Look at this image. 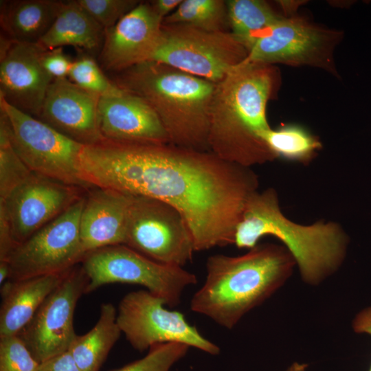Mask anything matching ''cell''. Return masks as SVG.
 I'll list each match as a JSON object with an SVG mask.
<instances>
[{"label": "cell", "mask_w": 371, "mask_h": 371, "mask_svg": "<svg viewBox=\"0 0 371 371\" xmlns=\"http://www.w3.org/2000/svg\"><path fill=\"white\" fill-rule=\"evenodd\" d=\"M189 348L176 342L157 344L150 347L143 358L112 371H169L185 357Z\"/></svg>", "instance_id": "cell-29"}, {"label": "cell", "mask_w": 371, "mask_h": 371, "mask_svg": "<svg viewBox=\"0 0 371 371\" xmlns=\"http://www.w3.org/2000/svg\"><path fill=\"white\" fill-rule=\"evenodd\" d=\"M147 290L130 292L120 300L117 323L131 346L143 352L160 344L181 343L216 355L219 347L205 338L179 311Z\"/></svg>", "instance_id": "cell-10"}, {"label": "cell", "mask_w": 371, "mask_h": 371, "mask_svg": "<svg viewBox=\"0 0 371 371\" xmlns=\"http://www.w3.org/2000/svg\"><path fill=\"white\" fill-rule=\"evenodd\" d=\"M163 19L149 2H139L104 32L101 67L115 74L149 61L161 34Z\"/></svg>", "instance_id": "cell-16"}, {"label": "cell", "mask_w": 371, "mask_h": 371, "mask_svg": "<svg viewBox=\"0 0 371 371\" xmlns=\"http://www.w3.org/2000/svg\"><path fill=\"white\" fill-rule=\"evenodd\" d=\"M307 367L306 363L294 362L286 371H306Z\"/></svg>", "instance_id": "cell-37"}, {"label": "cell", "mask_w": 371, "mask_h": 371, "mask_svg": "<svg viewBox=\"0 0 371 371\" xmlns=\"http://www.w3.org/2000/svg\"><path fill=\"white\" fill-rule=\"evenodd\" d=\"M352 328L355 333L371 335V306L359 312L352 321ZM371 371V366L370 370Z\"/></svg>", "instance_id": "cell-34"}, {"label": "cell", "mask_w": 371, "mask_h": 371, "mask_svg": "<svg viewBox=\"0 0 371 371\" xmlns=\"http://www.w3.org/2000/svg\"><path fill=\"white\" fill-rule=\"evenodd\" d=\"M113 83L155 111L169 143L210 151V113L216 83L166 64L146 61L116 73Z\"/></svg>", "instance_id": "cell-4"}, {"label": "cell", "mask_w": 371, "mask_h": 371, "mask_svg": "<svg viewBox=\"0 0 371 371\" xmlns=\"http://www.w3.org/2000/svg\"><path fill=\"white\" fill-rule=\"evenodd\" d=\"M116 318L115 307L104 303L94 326L85 334L76 335L68 351L79 371H99L122 333Z\"/></svg>", "instance_id": "cell-23"}, {"label": "cell", "mask_w": 371, "mask_h": 371, "mask_svg": "<svg viewBox=\"0 0 371 371\" xmlns=\"http://www.w3.org/2000/svg\"><path fill=\"white\" fill-rule=\"evenodd\" d=\"M85 195L13 249L5 260L10 280L62 273L80 264L85 256L80 238Z\"/></svg>", "instance_id": "cell-11"}, {"label": "cell", "mask_w": 371, "mask_h": 371, "mask_svg": "<svg viewBox=\"0 0 371 371\" xmlns=\"http://www.w3.org/2000/svg\"><path fill=\"white\" fill-rule=\"evenodd\" d=\"M37 371H79L71 355L67 350L39 363Z\"/></svg>", "instance_id": "cell-33"}, {"label": "cell", "mask_w": 371, "mask_h": 371, "mask_svg": "<svg viewBox=\"0 0 371 371\" xmlns=\"http://www.w3.org/2000/svg\"><path fill=\"white\" fill-rule=\"evenodd\" d=\"M80 166L91 188L147 196L176 208L195 251L234 244L245 203L258 186L249 168L169 142L104 139L83 146Z\"/></svg>", "instance_id": "cell-1"}, {"label": "cell", "mask_w": 371, "mask_h": 371, "mask_svg": "<svg viewBox=\"0 0 371 371\" xmlns=\"http://www.w3.org/2000/svg\"><path fill=\"white\" fill-rule=\"evenodd\" d=\"M104 30L114 26L140 1L136 0H77Z\"/></svg>", "instance_id": "cell-31"}, {"label": "cell", "mask_w": 371, "mask_h": 371, "mask_svg": "<svg viewBox=\"0 0 371 371\" xmlns=\"http://www.w3.org/2000/svg\"><path fill=\"white\" fill-rule=\"evenodd\" d=\"M230 32L248 50L280 18L261 0L226 1Z\"/></svg>", "instance_id": "cell-24"}, {"label": "cell", "mask_w": 371, "mask_h": 371, "mask_svg": "<svg viewBox=\"0 0 371 371\" xmlns=\"http://www.w3.org/2000/svg\"><path fill=\"white\" fill-rule=\"evenodd\" d=\"M68 78L80 87L100 97L116 95L124 91L109 79L98 63L87 54L73 61Z\"/></svg>", "instance_id": "cell-28"}, {"label": "cell", "mask_w": 371, "mask_h": 371, "mask_svg": "<svg viewBox=\"0 0 371 371\" xmlns=\"http://www.w3.org/2000/svg\"><path fill=\"white\" fill-rule=\"evenodd\" d=\"M80 265L87 278L85 293L112 283L138 284L175 306L184 289L197 282L196 276L183 267L154 261L126 245H115L91 251Z\"/></svg>", "instance_id": "cell-6"}, {"label": "cell", "mask_w": 371, "mask_h": 371, "mask_svg": "<svg viewBox=\"0 0 371 371\" xmlns=\"http://www.w3.org/2000/svg\"><path fill=\"white\" fill-rule=\"evenodd\" d=\"M259 136L275 157L289 160L306 161L321 146L315 137L295 124L284 125L277 129L270 128Z\"/></svg>", "instance_id": "cell-25"}, {"label": "cell", "mask_w": 371, "mask_h": 371, "mask_svg": "<svg viewBox=\"0 0 371 371\" xmlns=\"http://www.w3.org/2000/svg\"><path fill=\"white\" fill-rule=\"evenodd\" d=\"M63 3L57 0L1 1L0 22L3 35L13 41L37 43L52 25Z\"/></svg>", "instance_id": "cell-22"}, {"label": "cell", "mask_w": 371, "mask_h": 371, "mask_svg": "<svg viewBox=\"0 0 371 371\" xmlns=\"http://www.w3.org/2000/svg\"><path fill=\"white\" fill-rule=\"evenodd\" d=\"M43 50L38 43L1 36L0 96L34 117L38 116L47 91L54 80L43 66Z\"/></svg>", "instance_id": "cell-14"}, {"label": "cell", "mask_w": 371, "mask_h": 371, "mask_svg": "<svg viewBox=\"0 0 371 371\" xmlns=\"http://www.w3.org/2000/svg\"><path fill=\"white\" fill-rule=\"evenodd\" d=\"M295 265L284 247L270 243L241 256H210L205 280L191 299L190 308L232 329L284 284Z\"/></svg>", "instance_id": "cell-3"}, {"label": "cell", "mask_w": 371, "mask_h": 371, "mask_svg": "<svg viewBox=\"0 0 371 371\" xmlns=\"http://www.w3.org/2000/svg\"><path fill=\"white\" fill-rule=\"evenodd\" d=\"M324 36L301 20L281 17L249 49L243 62L302 64L313 63L321 54Z\"/></svg>", "instance_id": "cell-18"}, {"label": "cell", "mask_w": 371, "mask_h": 371, "mask_svg": "<svg viewBox=\"0 0 371 371\" xmlns=\"http://www.w3.org/2000/svg\"><path fill=\"white\" fill-rule=\"evenodd\" d=\"M163 23H181L209 32H227L229 26L226 1L182 0Z\"/></svg>", "instance_id": "cell-26"}, {"label": "cell", "mask_w": 371, "mask_h": 371, "mask_svg": "<svg viewBox=\"0 0 371 371\" xmlns=\"http://www.w3.org/2000/svg\"><path fill=\"white\" fill-rule=\"evenodd\" d=\"M41 61L45 71L54 78H68L73 61L62 47L43 50Z\"/></svg>", "instance_id": "cell-32"}, {"label": "cell", "mask_w": 371, "mask_h": 371, "mask_svg": "<svg viewBox=\"0 0 371 371\" xmlns=\"http://www.w3.org/2000/svg\"><path fill=\"white\" fill-rule=\"evenodd\" d=\"M0 113L6 121L16 152L34 173L87 190L80 157L83 145L39 119L8 104L0 96Z\"/></svg>", "instance_id": "cell-8"}, {"label": "cell", "mask_w": 371, "mask_h": 371, "mask_svg": "<svg viewBox=\"0 0 371 371\" xmlns=\"http://www.w3.org/2000/svg\"><path fill=\"white\" fill-rule=\"evenodd\" d=\"M265 236H273L284 245L302 280L311 285L319 284L334 273L346 255L347 239L337 225L292 222L280 211L272 189L256 190L249 196L236 227L234 245L250 249Z\"/></svg>", "instance_id": "cell-5"}, {"label": "cell", "mask_w": 371, "mask_h": 371, "mask_svg": "<svg viewBox=\"0 0 371 371\" xmlns=\"http://www.w3.org/2000/svg\"><path fill=\"white\" fill-rule=\"evenodd\" d=\"M157 262L183 267L195 251L180 212L158 199L130 194L125 244Z\"/></svg>", "instance_id": "cell-9"}, {"label": "cell", "mask_w": 371, "mask_h": 371, "mask_svg": "<svg viewBox=\"0 0 371 371\" xmlns=\"http://www.w3.org/2000/svg\"><path fill=\"white\" fill-rule=\"evenodd\" d=\"M130 194L93 187L85 195L80 219V238L86 254L115 245H124Z\"/></svg>", "instance_id": "cell-19"}, {"label": "cell", "mask_w": 371, "mask_h": 371, "mask_svg": "<svg viewBox=\"0 0 371 371\" xmlns=\"http://www.w3.org/2000/svg\"><path fill=\"white\" fill-rule=\"evenodd\" d=\"M11 278V269L8 261H0L1 286Z\"/></svg>", "instance_id": "cell-36"}, {"label": "cell", "mask_w": 371, "mask_h": 371, "mask_svg": "<svg viewBox=\"0 0 371 371\" xmlns=\"http://www.w3.org/2000/svg\"><path fill=\"white\" fill-rule=\"evenodd\" d=\"M104 32L77 0L67 1L48 32L37 43L47 50L69 45L90 53L100 52Z\"/></svg>", "instance_id": "cell-21"}, {"label": "cell", "mask_w": 371, "mask_h": 371, "mask_svg": "<svg viewBox=\"0 0 371 371\" xmlns=\"http://www.w3.org/2000/svg\"><path fill=\"white\" fill-rule=\"evenodd\" d=\"M247 49L227 32H209L181 23H162L149 61L166 64L217 83L244 61Z\"/></svg>", "instance_id": "cell-7"}, {"label": "cell", "mask_w": 371, "mask_h": 371, "mask_svg": "<svg viewBox=\"0 0 371 371\" xmlns=\"http://www.w3.org/2000/svg\"><path fill=\"white\" fill-rule=\"evenodd\" d=\"M275 83L270 65L245 62L216 83L210 113L211 153L245 168L276 158L259 136L270 128L266 108Z\"/></svg>", "instance_id": "cell-2"}, {"label": "cell", "mask_w": 371, "mask_h": 371, "mask_svg": "<svg viewBox=\"0 0 371 371\" xmlns=\"http://www.w3.org/2000/svg\"><path fill=\"white\" fill-rule=\"evenodd\" d=\"M99 126L105 139L133 142H169L153 108L141 97L123 91L102 96L98 104Z\"/></svg>", "instance_id": "cell-17"}, {"label": "cell", "mask_w": 371, "mask_h": 371, "mask_svg": "<svg viewBox=\"0 0 371 371\" xmlns=\"http://www.w3.org/2000/svg\"><path fill=\"white\" fill-rule=\"evenodd\" d=\"M39 363L19 335L0 337V371H37Z\"/></svg>", "instance_id": "cell-30"}, {"label": "cell", "mask_w": 371, "mask_h": 371, "mask_svg": "<svg viewBox=\"0 0 371 371\" xmlns=\"http://www.w3.org/2000/svg\"><path fill=\"white\" fill-rule=\"evenodd\" d=\"M87 190L32 172L0 199V216L8 225L15 246L63 213Z\"/></svg>", "instance_id": "cell-13"}, {"label": "cell", "mask_w": 371, "mask_h": 371, "mask_svg": "<svg viewBox=\"0 0 371 371\" xmlns=\"http://www.w3.org/2000/svg\"><path fill=\"white\" fill-rule=\"evenodd\" d=\"M100 98L68 78H56L36 118L83 146L93 145L104 139L99 126Z\"/></svg>", "instance_id": "cell-15"}, {"label": "cell", "mask_w": 371, "mask_h": 371, "mask_svg": "<svg viewBox=\"0 0 371 371\" xmlns=\"http://www.w3.org/2000/svg\"><path fill=\"white\" fill-rule=\"evenodd\" d=\"M69 271L20 280H8L3 284L1 289L0 337L19 335Z\"/></svg>", "instance_id": "cell-20"}, {"label": "cell", "mask_w": 371, "mask_h": 371, "mask_svg": "<svg viewBox=\"0 0 371 371\" xmlns=\"http://www.w3.org/2000/svg\"><path fill=\"white\" fill-rule=\"evenodd\" d=\"M32 173L16 152L0 113V199L5 198Z\"/></svg>", "instance_id": "cell-27"}, {"label": "cell", "mask_w": 371, "mask_h": 371, "mask_svg": "<svg viewBox=\"0 0 371 371\" xmlns=\"http://www.w3.org/2000/svg\"><path fill=\"white\" fill-rule=\"evenodd\" d=\"M182 0H154L149 3L156 14L164 21L178 8Z\"/></svg>", "instance_id": "cell-35"}, {"label": "cell", "mask_w": 371, "mask_h": 371, "mask_svg": "<svg viewBox=\"0 0 371 371\" xmlns=\"http://www.w3.org/2000/svg\"><path fill=\"white\" fill-rule=\"evenodd\" d=\"M88 281L80 264L71 268L19 333L39 363L69 350L77 335L74 327L76 306L85 294Z\"/></svg>", "instance_id": "cell-12"}]
</instances>
